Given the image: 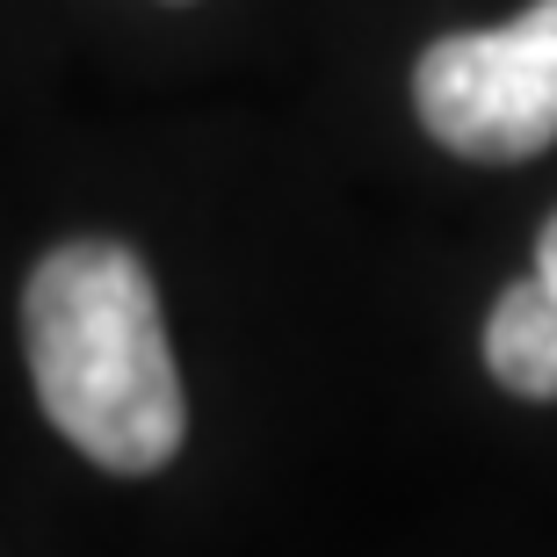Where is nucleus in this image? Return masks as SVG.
I'll return each mask as SVG.
<instances>
[{"label": "nucleus", "mask_w": 557, "mask_h": 557, "mask_svg": "<svg viewBox=\"0 0 557 557\" xmlns=\"http://www.w3.org/2000/svg\"><path fill=\"white\" fill-rule=\"evenodd\" d=\"M413 109L456 160H536L557 138V0L420 51Z\"/></svg>", "instance_id": "2"}, {"label": "nucleus", "mask_w": 557, "mask_h": 557, "mask_svg": "<svg viewBox=\"0 0 557 557\" xmlns=\"http://www.w3.org/2000/svg\"><path fill=\"white\" fill-rule=\"evenodd\" d=\"M22 348L44 420L116 478L160 471L182 449L188 406L166 348L160 289L116 239L51 247L22 289Z\"/></svg>", "instance_id": "1"}, {"label": "nucleus", "mask_w": 557, "mask_h": 557, "mask_svg": "<svg viewBox=\"0 0 557 557\" xmlns=\"http://www.w3.org/2000/svg\"><path fill=\"white\" fill-rule=\"evenodd\" d=\"M485 362L515 398H557V218L536 239V269L485 319Z\"/></svg>", "instance_id": "3"}]
</instances>
